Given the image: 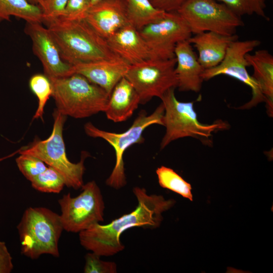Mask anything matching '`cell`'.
Listing matches in <instances>:
<instances>
[{
	"label": "cell",
	"instance_id": "6da1fadb",
	"mask_svg": "<svg viewBox=\"0 0 273 273\" xmlns=\"http://www.w3.org/2000/svg\"><path fill=\"white\" fill-rule=\"evenodd\" d=\"M132 191L138 201L135 209L108 224L96 223L78 233L83 247L100 256L114 255L124 249L120 241L124 232L134 227H159L163 220L162 213L175 203L173 199L166 200L161 195L148 194L143 188L135 187Z\"/></svg>",
	"mask_w": 273,
	"mask_h": 273
},
{
	"label": "cell",
	"instance_id": "7a4b0ae2",
	"mask_svg": "<svg viewBox=\"0 0 273 273\" xmlns=\"http://www.w3.org/2000/svg\"><path fill=\"white\" fill-rule=\"evenodd\" d=\"M46 25L58 47L62 59L72 66L121 59L111 50L107 40L85 19H57Z\"/></svg>",
	"mask_w": 273,
	"mask_h": 273
},
{
	"label": "cell",
	"instance_id": "3957f363",
	"mask_svg": "<svg viewBox=\"0 0 273 273\" xmlns=\"http://www.w3.org/2000/svg\"><path fill=\"white\" fill-rule=\"evenodd\" d=\"M21 253L31 259L49 254L59 257L64 229L60 214L44 207H29L17 226Z\"/></svg>",
	"mask_w": 273,
	"mask_h": 273
},
{
	"label": "cell",
	"instance_id": "277c9868",
	"mask_svg": "<svg viewBox=\"0 0 273 273\" xmlns=\"http://www.w3.org/2000/svg\"><path fill=\"white\" fill-rule=\"evenodd\" d=\"M49 79L56 109L63 115L80 119L105 112L110 96L83 76Z\"/></svg>",
	"mask_w": 273,
	"mask_h": 273
},
{
	"label": "cell",
	"instance_id": "5b68a950",
	"mask_svg": "<svg viewBox=\"0 0 273 273\" xmlns=\"http://www.w3.org/2000/svg\"><path fill=\"white\" fill-rule=\"evenodd\" d=\"M54 124L50 136L44 140H35L27 146L18 150V153L27 154L38 158L58 171L63 177L65 185L75 190L81 188L85 170L84 161L88 153L82 152L77 163L68 159L63 136V126L67 116L55 109Z\"/></svg>",
	"mask_w": 273,
	"mask_h": 273
},
{
	"label": "cell",
	"instance_id": "8992f818",
	"mask_svg": "<svg viewBox=\"0 0 273 273\" xmlns=\"http://www.w3.org/2000/svg\"><path fill=\"white\" fill-rule=\"evenodd\" d=\"M164 112V107L162 102L150 115H148L146 111H142L140 112L131 125L126 130L120 133L100 129L91 122L85 124L84 129L88 136L104 140L115 151V164L111 174L106 179V183L108 186L118 190L126 185V178L123 159L124 152L134 144L144 142L143 133L148 127L153 124L163 126Z\"/></svg>",
	"mask_w": 273,
	"mask_h": 273
},
{
	"label": "cell",
	"instance_id": "52a82bcc",
	"mask_svg": "<svg viewBox=\"0 0 273 273\" xmlns=\"http://www.w3.org/2000/svg\"><path fill=\"white\" fill-rule=\"evenodd\" d=\"M175 88H170L160 98L164 107L163 122L166 128L160 149L177 139L192 137L203 141L211 136L213 132L228 128V124L222 120L211 124L200 123L194 109V102L179 101Z\"/></svg>",
	"mask_w": 273,
	"mask_h": 273
},
{
	"label": "cell",
	"instance_id": "ba28073f",
	"mask_svg": "<svg viewBox=\"0 0 273 273\" xmlns=\"http://www.w3.org/2000/svg\"><path fill=\"white\" fill-rule=\"evenodd\" d=\"M176 12L194 34L211 31L232 35L244 25L241 17L217 0H186Z\"/></svg>",
	"mask_w": 273,
	"mask_h": 273
},
{
	"label": "cell",
	"instance_id": "9c48e42d",
	"mask_svg": "<svg viewBox=\"0 0 273 273\" xmlns=\"http://www.w3.org/2000/svg\"><path fill=\"white\" fill-rule=\"evenodd\" d=\"M60 214L64 231L79 233L104 221L105 202L100 188L94 180L83 184L76 197L70 193L59 199Z\"/></svg>",
	"mask_w": 273,
	"mask_h": 273
},
{
	"label": "cell",
	"instance_id": "30bf717a",
	"mask_svg": "<svg viewBox=\"0 0 273 273\" xmlns=\"http://www.w3.org/2000/svg\"><path fill=\"white\" fill-rule=\"evenodd\" d=\"M176 59H149L129 65L125 78L138 94L140 104H145L153 97L160 99L171 88L177 86L175 72Z\"/></svg>",
	"mask_w": 273,
	"mask_h": 273
},
{
	"label": "cell",
	"instance_id": "8fae6325",
	"mask_svg": "<svg viewBox=\"0 0 273 273\" xmlns=\"http://www.w3.org/2000/svg\"><path fill=\"white\" fill-rule=\"evenodd\" d=\"M261 43L258 39L239 40L232 42L226 51L223 60L216 66L205 69L202 77L203 80H208L220 75L233 77L248 86L252 91V98L250 101L242 106V109L255 106L265 101L259 85L251 76L247 69L250 66L246 55L250 53Z\"/></svg>",
	"mask_w": 273,
	"mask_h": 273
},
{
	"label": "cell",
	"instance_id": "7c38bea8",
	"mask_svg": "<svg viewBox=\"0 0 273 273\" xmlns=\"http://www.w3.org/2000/svg\"><path fill=\"white\" fill-rule=\"evenodd\" d=\"M148 46L151 59L168 60L175 57L176 44L188 40L192 33L177 12H165L159 20L139 30Z\"/></svg>",
	"mask_w": 273,
	"mask_h": 273
},
{
	"label": "cell",
	"instance_id": "4fadbf2b",
	"mask_svg": "<svg viewBox=\"0 0 273 273\" xmlns=\"http://www.w3.org/2000/svg\"><path fill=\"white\" fill-rule=\"evenodd\" d=\"M24 32L31 39L32 50L40 60L44 74L49 78L69 76L72 65L62 58L58 47L47 27L38 22H26Z\"/></svg>",
	"mask_w": 273,
	"mask_h": 273
},
{
	"label": "cell",
	"instance_id": "5bb4252c",
	"mask_svg": "<svg viewBox=\"0 0 273 273\" xmlns=\"http://www.w3.org/2000/svg\"><path fill=\"white\" fill-rule=\"evenodd\" d=\"M85 20L106 39L129 25L124 0H103L92 5Z\"/></svg>",
	"mask_w": 273,
	"mask_h": 273
},
{
	"label": "cell",
	"instance_id": "9a60e30c",
	"mask_svg": "<svg viewBox=\"0 0 273 273\" xmlns=\"http://www.w3.org/2000/svg\"><path fill=\"white\" fill-rule=\"evenodd\" d=\"M174 55L177 87L180 92H199L204 81L202 75L205 69L198 61L192 45L188 40L178 42L175 49Z\"/></svg>",
	"mask_w": 273,
	"mask_h": 273
},
{
	"label": "cell",
	"instance_id": "2e32d148",
	"mask_svg": "<svg viewBox=\"0 0 273 273\" xmlns=\"http://www.w3.org/2000/svg\"><path fill=\"white\" fill-rule=\"evenodd\" d=\"M129 65L118 59L78 64L72 67L74 73L83 76L110 96L116 84L125 76Z\"/></svg>",
	"mask_w": 273,
	"mask_h": 273
},
{
	"label": "cell",
	"instance_id": "e0dca14e",
	"mask_svg": "<svg viewBox=\"0 0 273 273\" xmlns=\"http://www.w3.org/2000/svg\"><path fill=\"white\" fill-rule=\"evenodd\" d=\"M111 50L129 65L151 59V54L139 30L130 25L106 39Z\"/></svg>",
	"mask_w": 273,
	"mask_h": 273
},
{
	"label": "cell",
	"instance_id": "ac0fdd59",
	"mask_svg": "<svg viewBox=\"0 0 273 273\" xmlns=\"http://www.w3.org/2000/svg\"><path fill=\"white\" fill-rule=\"evenodd\" d=\"M238 39L236 34L225 35L207 31L192 35L188 40L198 51L200 64L204 69H208L221 63L230 44Z\"/></svg>",
	"mask_w": 273,
	"mask_h": 273
},
{
	"label": "cell",
	"instance_id": "d6986e66",
	"mask_svg": "<svg viewBox=\"0 0 273 273\" xmlns=\"http://www.w3.org/2000/svg\"><path fill=\"white\" fill-rule=\"evenodd\" d=\"M139 104L138 94L124 76L113 89L104 112L108 119L114 122H122L131 117Z\"/></svg>",
	"mask_w": 273,
	"mask_h": 273
},
{
	"label": "cell",
	"instance_id": "ffe728a7",
	"mask_svg": "<svg viewBox=\"0 0 273 273\" xmlns=\"http://www.w3.org/2000/svg\"><path fill=\"white\" fill-rule=\"evenodd\" d=\"M246 58L253 69V78L257 82L265 98L267 112L273 114V56L266 50H259Z\"/></svg>",
	"mask_w": 273,
	"mask_h": 273
},
{
	"label": "cell",
	"instance_id": "44dd1931",
	"mask_svg": "<svg viewBox=\"0 0 273 273\" xmlns=\"http://www.w3.org/2000/svg\"><path fill=\"white\" fill-rule=\"evenodd\" d=\"M128 23L138 30L160 19L165 12L153 6L150 0H124Z\"/></svg>",
	"mask_w": 273,
	"mask_h": 273
},
{
	"label": "cell",
	"instance_id": "7402d4cb",
	"mask_svg": "<svg viewBox=\"0 0 273 273\" xmlns=\"http://www.w3.org/2000/svg\"><path fill=\"white\" fill-rule=\"evenodd\" d=\"M14 16L26 22L42 23V13L38 6L27 0H0V22L10 21Z\"/></svg>",
	"mask_w": 273,
	"mask_h": 273
},
{
	"label": "cell",
	"instance_id": "603a6c76",
	"mask_svg": "<svg viewBox=\"0 0 273 273\" xmlns=\"http://www.w3.org/2000/svg\"><path fill=\"white\" fill-rule=\"evenodd\" d=\"M158 183L163 188L172 191L184 198L193 201L192 187L172 169L161 166L156 169Z\"/></svg>",
	"mask_w": 273,
	"mask_h": 273
},
{
	"label": "cell",
	"instance_id": "cb8c5ba5",
	"mask_svg": "<svg viewBox=\"0 0 273 273\" xmlns=\"http://www.w3.org/2000/svg\"><path fill=\"white\" fill-rule=\"evenodd\" d=\"M30 182L34 189L47 193H59L64 186H66L62 175L54 168L49 166Z\"/></svg>",
	"mask_w": 273,
	"mask_h": 273
},
{
	"label": "cell",
	"instance_id": "d4e9b609",
	"mask_svg": "<svg viewBox=\"0 0 273 273\" xmlns=\"http://www.w3.org/2000/svg\"><path fill=\"white\" fill-rule=\"evenodd\" d=\"M29 85L38 100V107L33 119H42L44 106L52 95L51 81L46 75L38 73L30 77Z\"/></svg>",
	"mask_w": 273,
	"mask_h": 273
},
{
	"label": "cell",
	"instance_id": "484cf974",
	"mask_svg": "<svg viewBox=\"0 0 273 273\" xmlns=\"http://www.w3.org/2000/svg\"><path fill=\"white\" fill-rule=\"evenodd\" d=\"M224 4L236 15H256L266 20L269 18L265 13L266 0H217Z\"/></svg>",
	"mask_w": 273,
	"mask_h": 273
},
{
	"label": "cell",
	"instance_id": "4316f807",
	"mask_svg": "<svg viewBox=\"0 0 273 273\" xmlns=\"http://www.w3.org/2000/svg\"><path fill=\"white\" fill-rule=\"evenodd\" d=\"M16 162L20 171L30 181L48 167L41 159L27 154H20Z\"/></svg>",
	"mask_w": 273,
	"mask_h": 273
},
{
	"label": "cell",
	"instance_id": "83f0119b",
	"mask_svg": "<svg viewBox=\"0 0 273 273\" xmlns=\"http://www.w3.org/2000/svg\"><path fill=\"white\" fill-rule=\"evenodd\" d=\"M100 256L91 252L85 256L84 273H116L117 267L115 262L106 261L100 259Z\"/></svg>",
	"mask_w": 273,
	"mask_h": 273
},
{
	"label": "cell",
	"instance_id": "f1b7e54d",
	"mask_svg": "<svg viewBox=\"0 0 273 273\" xmlns=\"http://www.w3.org/2000/svg\"><path fill=\"white\" fill-rule=\"evenodd\" d=\"M90 0H69L61 16L65 20L85 19L91 7Z\"/></svg>",
	"mask_w": 273,
	"mask_h": 273
},
{
	"label": "cell",
	"instance_id": "f546056e",
	"mask_svg": "<svg viewBox=\"0 0 273 273\" xmlns=\"http://www.w3.org/2000/svg\"><path fill=\"white\" fill-rule=\"evenodd\" d=\"M69 0H43L38 6L41 11L42 23L47 24L59 18Z\"/></svg>",
	"mask_w": 273,
	"mask_h": 273
},
{
	"label": "cell",
	"instance_id": "4dcf8cb0",
	"mask_svg": "<svg viewBox=\"0 0 273 273\" xmlns=\"http://www.w3.org/2000/svg\"><path fill=\"white\" fill-rule=\"evenodd\" d=\"M13 268L12 257L6 243L0 240V273H10Z\"/></svg>",
	"mask_w": 273,
	"mask_h": 273
},
{
	"label": "cell",
	"instance_id": "1f68e13d",
	"mask_svg": "<svg viewBox=\"0 0 273 273\" xmlns=\"http://www.w3.org/2000/svg\"><path fill=\"white\" fill-rule=\"evenodd\" d=\"M156 8L166 12H176L186 0H150Z\"/></svg>",
	"mask_w": 273,
	"mask_h": 273
},
{
	"label": "cell",
	"instance_id": "d6a6232c",
	"mask_svg": "<svg viewBox=\"0 0 273 273\" xmlns=\"http://www.w3.org/2000/svg\"><path fill=\"white\" fill-rule=\"evenodd\" d=\"M30 3L39 6L42 2L43 0H27Z\"/></svg>",
	"mask_w": 273,
	"mask_h": 273
},
{
	"label": "cell",
	"instance_id": "836d02e7",
	"mask_svg": "<svg viewBox=\"0 0 273 273\" xmlns=\"http://www.w3.org/2000/svg\"><path fill=\"white\" fill-rule=\"evenodd\" d=\"M18 153V151L17 150V151H16L15 152L8 155V156H5V157H2V158H0V162L2 161L3 160L6 159H7L9 157H12L13 156L15 155L16 153Z\"/></svg>",
	"mask_w": 273,
	"mask_h": 273
},
{
	"label": "cell",
	"instance_id": "e575fe53",
	"mask_svg": "<svg viewBox=\"0 0 273 273\" xmlns=\"http://www.w3.org/2000/svg\"><path fill=\"white\" fill-rule=\"evenodd\" d=\"M90 1H91V5L92 6L103 0H90Z\"/></svg>",
	"mask_w": 273,
	"mask_h": 273
}]
</instances>
